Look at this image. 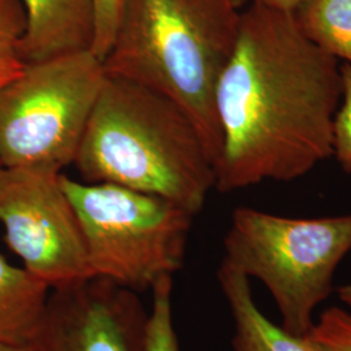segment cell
Segmentation results:
<instances>
[{
	"mask_svg": "<svg viewBox=\"0 0 351 351\" xmlns=\"http://www.w3.org/2000/svg\"><path fill=\"white\" fill-rule=\"evenodd\" d=\"M217 281L233 317L232 351H317L308 335H291L264 316L252 298L249 277L221 262Z\"/></svg>",
	"mask_w": 351,
	"mask_h": 351,
	"instance_id": "10",
	"label": "cell"
},
{
	"mask_svg": "<svg viewBox=\"0 0 351 351\" xmlns=\"http://www.w3.org/2000/svg\"><path fill=\"white\" fill-rule=\"evenodd\" d=\"M341 94V64L302 33L294 13L251 3L215 91V189L290 182L333 156Z\"/></svg>",
	"mask_w": 351,
	"mask_h": 351,
	"instance_id": "1",
	"label": "cell"
},
{
	"mask_svg": "<svg viewBox=\"0 0 351 351\" xmlns=\"http://www.w3.org/2000/svg\"><path fill=\"white\" fill-rule=\"evenodd\" d=\"M25 26V10L21 1L0 0V88L25 66L21 56Z\"/></svg>",
	"mask_w": 351,
	"mask_h": 351,
	"instance_id": "13",
	"label": "cell"
},
{
	"mask_svg": "<svg viewBox=\"0 0 351 351\" xmlns=\"http://www.w3.org/2000/svg\"><path fill=\"white\" fill-rule=\"evenodd\" d=\"M241 0H121L106 73L176 101L215 163L221 133L215 91L239 38Z\"/></svg>",
	"mask_w": 351,
	"mask_h": 351,
	"instance_id": "3",
	"label": "cell"
},
{
	"mask_svg": "<svg viewBox=\"0 0 351 351\" xmlns=\"http://www.w3.org/2000/svg\"><path fill=\"white\" fill-rule=\"evenodd\" d=\"M0 168H1V165H0Z\"/></svg>",
	"mask_w": 351,
	"mask_h": 351,
	"instance_id": "22",
	"label": "cell"
},
{
	"mask_svg": "<svg viewBox=\"0 0 351 351\" xmlns=\"http://www.w3.org/2000/svg\"><path fill=\"white\" fill-rule=\"evenodd\" d=\"M84 182L162 197L194 216L215 189L213 162L176 101L106 73L75 160Z\"/></svg>",
	"mask_w": 351,
	"mask_h": 351,
	"instance_id": "2",
	"label": "cell"
},
{
	"mask_svg": "<svg viewBox=\"0 0 351 351\" xmlns=\"http://www.w3.org/2000/svg\"><path fill=\"white\" fill-rule=\"evenodd\" d=\"M25 10L21 56L25 64L91 51L95 38L94 0H20Z\"/></svg>",
	"mask_w": 351,
	"mask_h": 351,
	"instance_id": "9",
	"label": "cell"
},
{
	"mask_svg": "<svg viewBox=\"0 0 351 351\" xmlns=\"http://www.w3.org/2000/svg\"><path fill=\"white\" fill-rule=\"evenodd\" d=\"M50 291L45 281L0 254V342L34 341Z\"/></svg>",
	"mask_w": 351,
	"mask_h": 351,
	"instance_id": "11",
	"label": "cell"
},
{
	"mask_svg": "<svg viewBox=\"0 0 351 351\" xmlns=\"http://www.w3.org/2000/svg\"><path fill=\"white\" fill-rule=\"evenodd\" d=\"M62 175L45 165L0 168V223L5 242L24 268L51 289L95 276Z\"/></svg>",
	"mask_w": 351,
	"mask_h": 351,
	"instance_id": "7",
	"label": "cell"
},
{
	"mask_svg": "<svg viewBox=\"0 0 351 351\" xmlns=\"http://www.w3.org/2000/svg\"><path fill=\"white\" fill-rule=\"evenodd\" d=\"M342 94L333 123V156L351 173V65L341 64Z\"/></svg>",
	"mask_w": 351,
	"mask_h": 351,
	"instance_id": "16",
	"label": "cell"
},
{
	"mask_svg": "<svg viewBox=\"0 0 351 351\" xmlns=\"http://www.w3.org/2000/svg\"><path fill=\"white\" fill-rule=\"evenodd\" d=\"M294 17L319 49L351 65V0H303Z\"/></svg>",
	"mask_w": 351,
	"mask_h": 351,
	"instance_id": "12",
	"label": "cell"
},
{
	"mask_svg": "<svg viewBox=\"0 0 351 351\" xmlns=\"http://www.w3.org/2000/svg\"><path fill=\"white\" fill-rule=\"evenodd\" d=\"M307 335L317 351H351V313L332 306L322 313Z\"/></svg>",
	"mask_w": 351,
	"mask_h": 351,
	"instance_id": "15",
	"label": "cell"
},
{
	"mask_svg": "<svg viewBox=\"0 0 351 351\" xmlns=\"http://www.w3.org/2000/svg\"><path fill=\"white\" fill-rule=\"evenodd\" d=\"M121 0H94L95 8V38L91 51L104 60L112 46L117 29Z\"/></svg>",
	"mask_w": 351,
	"mask_h": 351,
	"instance_id": "17",
	"label": "cell"
},
{
	"mask_svg": "<svg viewBox=\"0 0 351 351\" xmlns=\"http://www.w3.org/2000/svg\"><path fill=\"white\" fill-rule=\"evenodd\" d=\"M138 293L93 276L51 289L34 343L39 351H146Z\"/></svg>",
	"mask_w": 351,
	"mask_h": 351,
	"instance_id": "8",
	"label": "cell"
},
{
	"mask_svg": "<svg viewBox=\"0 0 351 351\" xmlns=\"http://www.w3.org/2000/svg\"><path fill=\"white\" fill-rule=\"evenodd\" d=\"M241 3H242V4H245V3H246V0H241Z\"/></svg>",
	"mask_w": 351,
	"mask_h": 351,
	"instance_id": "21",
	"label": "cell"
},
{
	"mask_svg": "<svg viewBox=\"0 0 351 351\" xmlns=\"http://www.w3.org/2000/svg\"><path fill=\"white\" fill-rule=\"evenodd\" d=\"M152 306L146 323V351H180L173 326V276L162 277L151 289Z\"/></svg>",
	"mask_w": 351,
	"mask_h": 351,
	"instance_id": "14",
	"label": "cell"
},
{
	"mask_svg": "<svg viewBox=\"0 0 351 351\" xmlns=\"http://www.w3.org/2000/svg\"><path fill=\"white\" fill-rule=\"evenodd\" d=\"M0 351H39L34 342L26 343H10V342H0Z\"/></svg>",
	"mask_w": 351,
	"mask_h": 351,
	"instance_id": "19",
	"label": "cell"
},
{
	"mask_svg": "<svg viewBox=\"0 0 351 351\" xmlns=\"http://www.w3.org/2000/svg\"><path fill=\"white\" fill-rule=\"evenodd\" d=\"M337 294H339L341 302H343L346 306H349L351 308V282L337 289Z\"/></svg>",
	"mask_w": 351,
	"mask_h": 351,
	"instance_id": "20",
	"label": "cell"
},
{
	"mask_svg": "<svg viewBox=\"0 0 351 351\" xmlns=\"http://www.w3.org/2000/svg\"><path fill=\"white\" fill-rule=\"evenodd\" d=\"M351 251V215L284 217L250 207L232 215L223 262L262 281L282 317V328L306 336L315 308L333 290L335 272Z\"/></svg>",
	"mask_w": 351,
	"mask_h": 351,
	"instance_id": "4",
	"label": "cell"
},
{
	"mask_svg": "<svg viewBox=\"0 0 351 351\" xmlns=\"http://www.w3.org/2000/svg\"><path fill=\"white\" fill-rule=\"evenodd\" d=\"M95 276L143 293L184 267L194 215L162 197L62 175Z\"/></svg>",
	"mask_w": 351,
	"mask_h": 351,
	"instance_id": "5",
	"label": "cell"
},
{
	"mask_svg": "<svg viewBox=\"0 0 351 351\" xmlns=\"http://www.w3.org/2000/svg\"><path fill=\"white\" fill-rule=\"evenodd\" d=\"M104 77L93 51L25 64L0 88V165L75 164Z\"/></svg>",
	"mask_w": 351,
	"mask_h": 351,
	"instance_id": "6",
	"label": "cell"
},
{
	"mask_svg": "<svg viewBox=\"0 0 351 351\" xmlns=\"http://www.w3.org/2000/svg\"><path fill=\"white\" fill-rule=\"evenodd\" d=\"M303 0H251L254 4H259L267 8L281 12H295Z\"/></svg>",
	"mask_w": 351,
	"mask_h": 351,
	"instance_id": "18",
	"label": "cell"
}]
</instances>
